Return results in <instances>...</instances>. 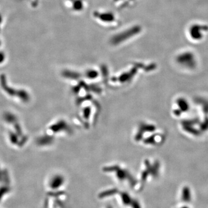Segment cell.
<instances>
[{
    "label": "cell",
    "instance_id": "2",
    "mask_svg": "<svg viewBox=\"0 0 208 208\" xmlns=\"http://www.w3.org/2000/svg\"><path fill=\"white\" fill-rule=\"evenodd\" d=\"M1 22H2V17H1V15H0V24H1Z\"/></svg>",
    "mask_w": 208,
    "mask_h": 208
},
{
    "label": "cell",
    "instance_id": "1",
    "mask_svg": "<svg viewBox=\"0 0 208 208\" xmlns=\"http://www.w3.org/2000/svg\"><path fill=\"white\" fill-rule=\"evenodd\" d=\"M5 58V55L3 52H0V63H2L3 62H4Z\"/></svg>",
    "mask_w": 208,
    "mask_h": 208
},
{
    "label": "cell",
    "instance_id": "3",
    "mask_svg": "<svg viewBox=\"0 0 208 208\" xmlns=\"http://www.w3.org/2000/svg\"><path fill=\"white\" fill-rule=\"evenodd\" d=\"M0 45H1V41H0Z\"/></svg>",
    "mask_w": 208,
    "mask_h": 208
}]
</instances>
